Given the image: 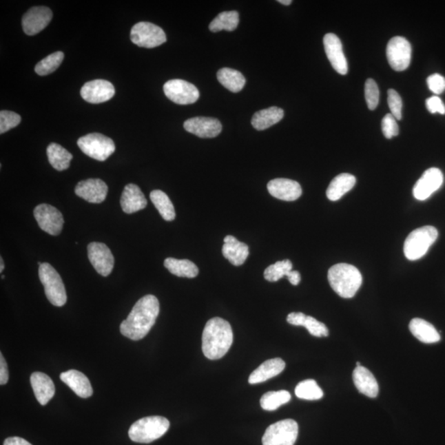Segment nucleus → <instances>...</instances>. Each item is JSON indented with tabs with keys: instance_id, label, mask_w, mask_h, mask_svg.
<instances>
[{
	"instance_id": "nucleus-1",
	"label": "nucleus",
	"mask_w": 445,
	"mask_h": 445,
	"mask_svg": "<svg viewBox=\"0 0 445 445\" xmlns=\"http://www.w3.org/2000/svg\"><path fill=\"white\" fill-rule=\"evenodd\" d=\"M159 302L152 295L145 296L137 302L125 320L121 322V333L132 341H140L148 334L156 322Z\"/></svg>"
},
{
	"instance_id": "nucleus-2",
	"label": "nucleus",
	"mask_w": 445,
	"mask_h": 445,
	"mask_svg": "<svg viewBox=\"0 0 445 445\" xmlns=\"http://www.w3.org/2000/svg\"><path fill=\"white\" fill-rule=\"evenodd\" d=\"M234 341L232 327L229 322L214 318L207 322L203 334V351L207 358L212 360L224 357Z\"/></svg>"
},
{
	"instance_id": "nucleus-3",
	"label": "nucleus",
	"mask_w": 445,
	"mask_h": 445,
	"mask_svg": "<svg viewBox=\"0 0 445 445\" xmlns=\"http://www.w3.org/2000/svg\"><path fill=\"white\" fill-rule=\"evenodd\" d=\"M329 284L333 291L344 299L355 296L362 284V275L355 267L347 263H339L329 269Z\"/></svg>"
},
{
	"instance_id": "nucleus-4",
	"label": "nucleus",
	"mask_w": 445,
	"mask_h": 445,
	"mask_svg": "<svg viewBox=\"0 0 445 445\" xmlns=\"http://www.w3.org/2000/svg\"><path fill=\"white\" fill-rule=\"evenodd\" d=\"M169 426V420L161 415L144 417L132 424L129 437L134 442L149 444L165 435Z\"/></svg>"
},
{
	"instance_id": "nucleus-5",
	"label": "nucleus",
	"mask_w": 445,
	"mask_h": 445,
	"mask_svg": "<svg viewBox=\"0 0 445 445\" xmlns=\"http://www.w3.org/2000/svg\"><path fill=\"white\" fill-rule=\"evenodd\" d=\"M438 238V231L432 226H424L411 232L404 243V254L410 261H417L425 256Z\"/></svg>"
},
{
	"instance_id": "nucleus-6",
	"label": "nucleus",
	"mask_w": 445,
	"mask_h": 445,
	"mask_svg": "<svg viewBox=\"0 0 445 445\" xmlns=\"http://www.w3.org/2000/svg\"><path fill=\"white\" fill-rule=\"evenodd\" d=\"M39 273L50 303L56 307L64 306L67 301V295L65 284L59 273L50 264L46 262L39 267Z\"/></svg>"
},
{
	"instance_id": "nucleus-7",
	"label": "nucleus",
	"mask_w": 445,
	"mask_h": 445,
	"mask_svg": "<svg viewBox=\"0 0 445 445\" xmlns=\"http://www.w3.org/2000/svg\"><path fill=\"white\" fill-rule=\"evenodd\" d=\"M77 144L87 156L100 162L107 161L116 150L114 141L99 133H92L79 138Z\"/></svg>"
},
{
	"instance_id": "nucleus-8",
	"label": "nucleus",
	"mask_w": 445,
	"mask_h": 445,
	"mask_svg": "<svg viewBox=\"0 0 445 445\" xmlns=\"http://www.w3.org/2000/svg\"><path fill=\"white\" fill-rule=\"evenodd\" d=\"M299 426L291 419L283 420L269 426L263 435V445H295Z\"/></svg>"
},
{
	"instance_id": "nucleus-9",
	"label": "nucleus",
	"mask_w": 445,
	"mask_h": 445,
	"mask_svg": "<svg viewBox=\"0 0 445 445\" xmlns=\"http://www.w3.org/2000/svg\"><path fill=\"white\" fill-rule=\"evenodd\" d=\"M131 40L134 44L144 48H154L167 41L165 32L154 23L141 22L132 28Z\"/></svg>"
},
{
	"instance_id": "nucleus-10",
	"label": "nucleus",
	"mask_w": 445,
	"mask_h": 445,
	"mask_svg": "<svg viewBox=\"0 0 445 445\" xmlns=\"http://www.w3.org/2000/svg\"><path fill=\"white\" fill-rule=\"evenodd\" d=\"M163 92L167 99L177 104L188 105L199 99L200 92L192 83L183 79H173L163 86Z\"/></svg>"
},
{
	"instance_id": "nucleus-11",
	"label": "nucleus",
	"mask_w": 445,
	"mask_h": 445,
	"mask_svg": "<svg viewBox=\"0 0 445 445\" xmlns=\"http://www.w3.org/2000/svg\"><path fill=\"white\" fill-rule=\"evenodd\" d=\"M34 217L41 230L57 236L61 233L64 225V218L56 207L48 204L37 205L34 209Z\"/></svg>"
},
{
	"instance_id": "nucleus-12",
	"label": "nucleus",
	"mask_w": 445,
	"mask_h": 445,
	"mask_svg": "<svg viewBox=\"0 0 445 445\" xmlns=\"http://www.w3.org/2000/svg\"><path fill=\"white\" fill-rule=\"evenodd\" d=\"M411 58V46L404 37H395L387 45V59L390 66L395 71L408 68Z\"/></svg>"
},
{
	"instance_id": "nucleus-13",
	"label": "nucleus",
	"mask_w": 445,
	"mask_h": 445,
	"mask_svg": "<svg viewBox=\"0 0 445 445\" xmlns=\"http://www.w3.org/2000/svg\"><path fill=\"white\" fill-rule=\"evenodd\" d=\"M87 257L99 274L104 277L111 274L115 260L106 245L103 242H91L87 246Z\"/></svg>"
},
{
	"instance_id": "nucleus-14",
	"label": "nucleus",
	"mask_w": 445,
	"mask_h": 445,
	"mask_svg": "<svg viewBox=\"0 0 445 445\" xmlns=\"http://www.w3.org/2000/svg\"><path fill=\"white\" fill-rule=\"evenodd\" d=\"M444 182L442 172L431 167L423 174L413 188V195L418 200H426L442 187Z\"/></svg>"
},
{
	"instance_id": "nucleus-15",
	"label": "nucleus",
	"mask_w": 445,
	"mask_h": 445,
	"mask_svg": "<svg viewBox=\"0 0 445 445\" xmlns=\"http://www.w3.org/2000/svg\"><path fill=\"white\" fill-rule=\"evenodd\" d=\"M53 14L49 8L33 7L23 17V31L28 36H34L48 26Z\"/></svg>"
},
{
	"instance_id": "nucleus-16",
	"label": "nucleus",
	"mask_w": 445,
	"mask_h": 445,
	"mask_svg": "<svg viewBox=\"0 0 445 445\" xmlns=\"http://www.w3.org/2000/svg\"><path fill=\"white\" fill-rule=\"evenodd\" d=\"M115 87L112 83L104 79H95L87 82L82 87L81 94L86 102L99 104L107 102L115 95Z\"/></svg>"
},
{
	"instance_id": "nucleus-17",
	"label": "nucleus",
	"mask_w": 445,
	"mask_h": 445,
	"mask_svg": "<svg viewBox=\"0 0 445 445\" xmlns=\"http://www.w3.org/2000/svg\"><path fill=\"white\" fill-rule=\"evenodd\" d=\"M74 192L75 194L87 203L99 204L106 199L108 187L103 180L91 178L79 182Z\"/></svg>"
},
{
	"instance_id": "nucleus-18",
	"label": "nucleus",
	"mask_w": 445,
	"mask_h": 445,
	"mask_svg": "<svg viewBox=\"0 0 445 445\" xmlns=\"http://www.w3.org/2000/svg\"><path fill=\"white\" fill-rule=\"evenodd\" d=\"M184 129L200 138H215L222 132L220 121L211 117H193L185 121Z\"/></svg>"
},
{
	"instance_id": "nucleus-19",
	"label": "nucleus",
	"mask_w": 445,
	"mask_h": 445,
	"mask_svg": "<svg viewBox=\"0 0 445 445\" xmlns=\"http://www.w3.org/2000/svg\"><path fill=\"white\" fill-rule=\"evenodd\" d=\"M323 44H324L327 59L333 69L340 74H346L348 65L345 54L343 53L341 40L333 33H329L323 39Z\"/></svg>"
},
{
	"instance_id": "nucleus-20",
	"label": "nucleus",
	"mask_w": 445,
	"mask_h": 445,
	"mask_svg": "<svg viewBox=\"0 0 445 445\" xmlns=\"http://www.w3.org/2000/svg\"><path fill=\"white\" fill-rule=\"evenodd\" d=\"M267 189L269 193L275 198L284 201L296 200L302 195L300 183L291 179H273L268 183Z\"/></svg>"
},
{
	"instance_id": "nucleus-21",
	"label": "nucleus",
	"mask_w": 445,
	"mask_h": 445,
	"mask_svg": "<svg viewBox=\"0 0 445 445\" xmlns=\"http://www.w3.org/2000/svg\"><path fill=\"white\" fill-rule=\"evenodd\" d=\"M147 204L148 201L137 185L131 183L125 186L121 197V208L125 213L133 214L142 211Z\"/></svg>"
},
{
	"instance_id": "nucleus-22",
	"label": "nucleus",
	"mask_w": 445,
	"mask_h": 445,
	"mask_svg": "<svg viewBox=\"0 0 445 445\" xmlns=\"http://www.w3.org/2000/svg\"><path fill=\"white\" fill-rule=\"evenodd\" d=\"M225 245L222 246V253L224 257L229 260L234 266H242L246 262L249 255V246L231 235L224 239Z\"/></svg>"
},
{
	"instance_id": "nucleus-23",
	"label": "nucleus",
	"mask_w": 445,
	"mask_h": 445,
	"mask_svg": "<svg viewBox=\"0 0 445 445\" xmlns=\"http://www.w3.org/2000/svg\"><path fill=\"white\" fill-rule=\"evenodd\" d=\"M30 380L37 401L41 405L48 404L56 393L52 380L45 373L35 372L32 373Z\"/></svg>"
},
{
	"instance_id": "nucleus-24",
	"label": "nucleus",
	"mask_w": 445,
	"mask_h": 445,
	"mask_svg": "<svg viewBox=\"0 0 445 445\" xmlns=\"http://www.w3.org/2000/svg\"><path fill=\"white\" fill-rule=\"evenodd\" d=\"M61 380L79 397H90L94 393L90 380L81 371L70 369L61 373Z\"/></svg>"
},
{
	"instance_id": "nucleus-25",
	"label": "nucleus",
	"mask_w": 445,
	"mask_h": 445,
	"mask_svg": "<svg viewBox=\"0 0 445 445\" xmlns=\"http://www.w3.org/2000/svg\"><path fill=\"white\" fill-rule=\"evenodd\" d=\"M353 381L357 389L360 393L371 398H375L379 394V384L368 369L356 367L353 371Z\"/></svg>"
},
{
	"instance_id": "nucleus-26",
	"label": "nucleus",
	"mask_w": 445,
	"mask_h": 445,
	"mask_svg": "<svg viewBox=\"0 0 445 445\" xmlns=\"http://www.w3.org/2000/svg\"><path fill=\"white\" fill-rule=\"evenodd\" d=\"M285 363L282 359L268 360L251 373L249 384H257L271 379L284 371Z\"/></svg>"
},
{
	"instance_id": "nucleus-27",
	"label": "nucleus",
	"mask_w": 445,
	"mask_h": 445,
	"mask_svg": "<svg viewBox=\"0 0 445 445\" xmlns=\"http://www.w3.org/2000/svg\"><path fill=\"white\" fill-rule=\"evenodd\" d=\"M409 329L411 334L423 343H436L442 339L435 327L422 318L413 319L410 322Z\"/></svg>"
},
{
	"instance_id": "nucleus-28",
	"label": "nucleus",
	"mask_w": 445,
	"mask_h": 445,
	"mask_svg": "<svg viewBox=\"0 0 445 445\" xmlns=\"http://www.w3.org/2000/svg\"><path fill=\"white\" fill-rule=\"evenodd\" d=\"M356 178L349 174H342L331 180L327 190V196L331 201L342 198L348 192L355 187Z\"/></svg>"
},
{
	"instance_id": "nucleus-29",
	"label": "nucleus",
	"mask_w": 445,
	"mask_h": 445,
	"mask_svg": "<svg viewBox=\"0 0 445 445\" xmlns=\"http://www.w3.org/2000/svg\"><path fill=\"white\" fill-rule=\"evenodd\" d=\"M283 117L284 111L281 108L272 107L263 109L255 113L251 119V125L258 131H264L278 123Z\"/></svg>"
},
{
	"instance_id": "nucleus-30",
	"label": "nucleus",
	"mask_w": 445,
	"mask_h": 445,
	"mask_svg": "<svg viewBox=\"0 0 445 445\" xmlns=\"http://www.w3.org/2000/svg\"><path fill=\"white\" fill-rule=\"evenodd\" d=\"M46 153H48V161L54 169L64 171L69 169L73 155L61 145L56 143H52L48 147Z\"/></svg>"
},
{
	"instance_id": "nucleus-31",
	"label": "nucleus",
	"mask_w": 445,
	"mask_h": 445,
	"mask_svg": "<svg viewBox=\"0 0 445 445\" xmlns=\"http://www.w3.org/2000/svg\"><path fill=\"white\" fill-rule=\"evenodd\" d=\"M217 79L222 86L233 92H240L246 83L245 76L239 71L230 68L218 71Z\"/></svg>"
},
{
	"instance_id": "nucleus-32",
	"label": "nucleus",
	"mask_w": 445,
	"mask_h": 445,
	"mask_svg": "<svg viewBox=\"0 0 445 445\" xmlns=\"http://www.w3.org/2000/svg\"><path fill=\"white\" fill-rule=\"evenodd\" d=\"M165 267L172 274L178 277L195 278L199 273L198 267L196 264L186 259L167 258L165 261Z\"/></svg>"
},
{
	"instance_id": "nucleus-33",
	"label": "nucleus",
	"mask_w": 445,
	"mask_h": 445,
	"mask_svg": "<svg viewBox=\"0 0 445 445\" xmlns=\"http://www.w3.org/2000/svg\"><path fill=\"white\" fill-rule=\"evenodd\" d=\"M150 200L156 207L163 219L166 221H173L176 218L175 209L169 197L165 192L154 190L150 193Z\"/></svg>"
},
{
	"instance_id": "nucleus-34",
	"label": "nucleus",
	"mask_w": 445,
	"mask_h": 445,
	"mask_svg": "<svg viewBox=\"0 0 445 445\" xmlns=\"http://www.w3.org/2000/svg\"><path fill=\"white\" fill-rule=\"evenodd\" d=\"M239 14L237 11L222 12L209 24V28L213 32L222 30L232 32L237 28Z\"/></svg>"
},
{
	"instance_id": "nucleus-35",
	"label": "nucleus",
	"mask_w": 445,
	"mask_h": 445,
	"mask_svg": "<svg viewBox=\"0 0 445 445\" xmlns=\"http://www.w3.org/2000/svg\"><path fill=\"white\" fill-rule=\"evenodd\" d=\"M291 400V393L285 390H280V391H272L264 394L260 403L264 410L275 411L280 406L287 404Z\"/></svg>"
},
{
	"instance_id": "nucleus-36",
	"label": "nucleus",
	"mask_w": 445,
	"mask_h": 445,
	"mask_svg": "<svg viewBox=\"0 0 445 445\" xmlns=\"http://www.w3.org/2000/svg\"><path fill=\"white\" fill-rule=\"evenodd\" d=\"M296 395L300 400L315 401L321 400L323 397V392L313 380H308L300 382L296 388Z\"/></svg>"
},
{
	"instance_id": "nucleus-37",
	"label": "nucleus",
	"mask_w": 445,
	"mask_h": 445,
	"mask_svg": "<svg viewBox=\"0 0 445 445\" xmlns=\"http://www.w3.org/2000/svg\"><path fill=\"white\" fill-rule=\"evenodd\" d=\"M65 54L62 52H56L46 56L43 61L37 63L35 72L40 76H45L56 71L64 60Z\"/></svg>"
},
{
	"instance_id": "nucleus-38",
	"label": "nucleus",
	"mask_w": 445,
	"mask_h": 445,
	"mask_svg": "<svg viewBox=\"0 0 445 445\" xmlns=\"http://www.w3.org/2000/svg\"><path fill=\"white\" fill-rule=\"evenodd\" d=\"M292 262L289 260L277 262L273 265L269 266L264 271V277L270 282H276L283 277L287 276L292 271Z\"/></svg>"
},
{
	"instance_id": "nucleus-39",
	"label": "nucleus",
	"mask_w": 445,
	"mask_h": 445,
	"mask_svg": "<svg viewBox=\"0 0 445 445\" xmlns=\"http://www.w3.org/2000/svg\"><path fill=\"white\" fill-rule=\"evenodd\" d=\"M364 96L369 109L375 110L380 102V90L376 82L372 79H369L365 82Z\"/></svg>"
},
{
	"instance_id": "nucleus-40",
	"label": "nucleus",
	"mask_w": 445,
	"mask_h": 445,
	"mask_svg": "<svg viewBox=\"0 0 445 445\" xmlns=\"http://www.w3.org/2000/svg\"><path fill=\"white\" fill-rule=\"evenodd\" d=\"M303 327L313 337L322 338L327 337L329 335V329H327L324 323L318 321L316 318L311 316L306 317Z\"/></svg>"
},
{
	"instance_id": "nucleus-41",
	"label": "nucleus",
	"mask_w": 445,
	"mask_h": 445,
	"mask_svg": "<svg viewBox=\"0 0 445 445\" xmlns=\"http://www.w3.org/2000/svg\"><path fill=\"white\" fill-rule=\"evenodd\" d=\"M21 123V116L14 112H0V133L3 134L14 128Z\"/></svg>"
},
{
	"instance_id": "nucleus-42",
	"label": "nucleus",
	"mask_w": 445,
	"mask_h": 445,
	"mask_svg": "<svg viewBox=\"0 0 445 445\" xmlns=\"http://www.w3.org/2000/svg\"><path fill=\"white\" fill-rule=\"evenodd\" d=\"M388 103L391 114L396 120L402 119V101L398 92L394 90L388 91Z\"/></svg>"
},
{
	"instance_id": "nucleus-43",
	"label": "nucleus",
	"mask_w": 445,
	"mask_h": 445,
	"mask_svg": "<svg viewBox=\"0 0 445 445\" xmlns=\"http://www.w3.org/2000/svg\"><path fill=\"white\" fill-rule=\"evenodd\" d=\"M382 131L387 138L397 136L400 133V127H398L396 118L392 114H387L384 117L382 121Z\"/></svg>"
},
{
	"instance_id": "nucleus-44",
	"label": "nucleus",
	"mask_w": 445,
	"mask_h": 445,
	"mask_svg": "<svg viewBox=\"0 0 445 445\" xmlns=\"http://www.w3.org/2000/svg\"><path fill=\"white\" fill-rule=\"evenodd\" d=\"M427 85L435 94H442L445 90V79L439 74H432L427 79Z\"/></svg>"
},
{
	"instance_id": "nucleus-45",
	"label": "nucleus",
	"mask_w": 445,
	"mask_h": 445,
	"mask_svg": "<svg viewBox=\"0 0 445 445\" xmlns=\"http://www.w3.org/2000/svg\"><path fill=\"white\" fill-rule=\"evenodd\" d=\"M426 107L432 114L435 113H439V114H445V106L442 100L438 96H432L430 99L426 100Z\"/></svg>"
},
{
	"instance_id": "nucleus-46",
	"label": "nucleus",
	"mask_w": 445,
	"mask_h": 445,
	"mask_svg": "<svg viewBox=\"0 0 445 445\" xmlns=\"http://www.w3.org/2000/svg\"><path fill=\"white\" fill-rule=\"evenodd\" d=\"M306 317L307 315L303 313H291L288 315L287 322L293 326L303 327Z\"/></svg>"
},
{
	"instance_id": "nucleus-47",
	"label": "nucleus",
	"mask_w": 445,
	"mask_h": 445,
	"mask_svg": "<svg viewBox=\"0 0 445 445\" xmlns=\"http://www.w3.org/2000/svg\"><path fill=\"white\" fill-rule=\"evenodd\" d=\"M8 377H10V375H8L6 360L1 353L0 354V384H6L8 381Z\"/></svg>"
},
{
	"instance_id": "nucleus-48",
	"label": "nucleus",
	"mask_w": 445,
	"mask_h": 445,
	"mask_svg": "<svg viewBox=\"0 0 445 445\" xmlns=\"http://www.w3.org/2000/svg\"><path fill=\"white\" fill-rule=\"evenodd\" d=\"M3 445H32V444L27 442L26 439L20 438V437H17V436H14V437H10L6 439V442H4L3 443Z\"/></svg>"
},
{
	"instance_id": "nucleus-49",
	"label": "nucleus",
	"mask_w": 445,
	"mask_h": 445,
	"mask_svg": "<svg viewBox=\"0 0 445 445\" xmlns=\"http://www.w3.org/2000/svg\"><path fill=\"white\" fill-rule=\"evenodd\" d=\"M287 277H288L289 282H291L293 285L299 284L301 280V276L300 274V272L297 271L292 270L289 273Z\"/></svg>"
},
{
	"instance_id": "nucleus-50",
	"label": "nucleus",
	"mask_w": 445,
	"mask_h": 445,
	"mask_svg": "<svg viewBox=\"0 0 445 445\" xmlns=\"http://www.w3.org/2000/svg\"><path fill=\"white\" fill-rule=\"evenodd\" d=\"M278 2L284 4V6H289V4L292 3L291 0H279Z\"/></svg>"
},
{
	"instance_id": "nucleus-51",
	"label": "nucleus",
	"mask_w": 445,
	"mask_h": 445,
	"mask_svg": "<svg viewBox=\"0 0 445 445\" xmlns=\"http://www.w3.org/2000/svg\"><path fill=\"white\" fill-rule=\"evenodd\" d=\"M4 270V263H3V258H0V272H3Z\"/></svg>"
},
{
	"instance_id": "nucleus-52",
	"label": "nucleus",
	"mask_w": 445,
	"mask_h": 445,
	"mask_svg": "<svg viewBox=\"0 0 445 445\" xmlns=\"http://www.w3.org/2000/svg\"><path fill=\"white\" fill-rule=\"evenodd\" d=\"M360 366H361L360 363V362H357V363H356V367H360Z\"/></svg>"
}]
</instances>
